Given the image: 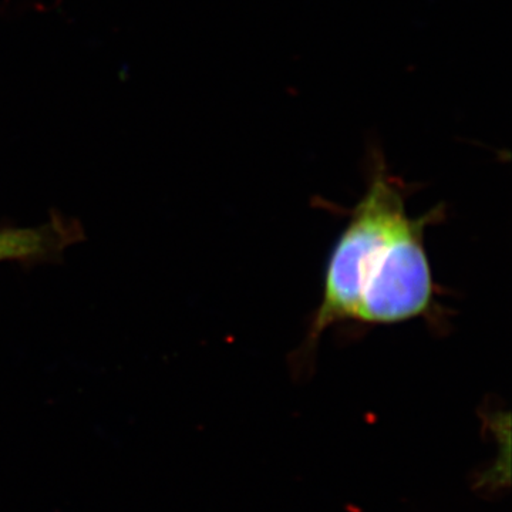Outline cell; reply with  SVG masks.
<instances>
[{
  "label": "cell",
  "instance_id": "obj_1",
  "mask_svg": "<svg viewBox=\"0 0 512 512\" xmlns=\"http://www.w3.org/2000/svg\"><path fill=\"white\" fill-rule=\"evenodd\" d=\"M406 194L383 158H373L365 195L330 252L322 301L302 345L305 359L338 323L396 325L433 318L439 305L424 234L443 214L437 207L412 217Z\"/></svg>",
  "mask_w": 512,
  "mask_h": 512
},
{
  "label": "cell",
  "instance_id": "obj_2",
  "mask_svg": "<svg viewBox=\"0 0 512 512\" xmlns=\"http://www.w3.org/2000/svg\"><path fill=\"white\" fill-rule=\"evenodd\" d=\"M80 238V225L63 217H53L37 227L0 228V264L50 261L79 242Z\"/></svg>",
  "mask_w": 512,
  "mask_h": 512
}]
</instances>
